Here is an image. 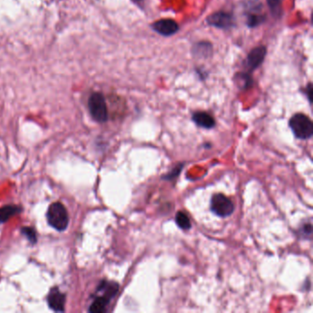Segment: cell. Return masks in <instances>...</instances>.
I'll return each mask as SVG.
<instances>
[{
  "instance_id": "obj_1",
  "label": "cell",
  "mask_w": 313,
  "mask_h": 313,
  "mask_svg": "<svg viewBox=\"0 0 313 313\" xmlns=\"http://www.w3.org/2000/svg\"><path fill=\"white\" fill-rule=\"evenodd\" d=\"M47 221L56 231L63 232L68 226L69 216L65 206L61 202H54L49 207Z\"/></svg>"
},
{
  "instance_id": "obj_2",
  "label": "cell",
  "mask_w": 313,
  "mask_h": 313,
  "mask_svg": "<svg viewBox=\"0 0 313 313\" xmlns=\"http://www.w3.org/2000/svg\"><path fill=\"white\" fill-rule=\"evenodd\" d=\"M289 127L297 139L308 140L312 136V121L305 114H295L289 119Z\"/></svg>"
},
{
  "instance_id": "obj_3",
  "label": "cell",
  "mask_w": 313,
  "mask_h": 313,
  "mask_svg": "<svg viewBox=\"0 0 313 313\" xmlns=\"http://www.w3.org/2000/svg\"><path fill=\"white\" fill-rule=\"evenodd\" d=\"M88 108L92 118L97 122H106L108 120V113L107 103L101 93H93L88 99Z\"/></svg>"
},
{
  "instance_id": "obj_4",
  "label": "cell",
  "mask_w": 313,
  "mask_h": 313,
  "mask_svg": "<svg viewBox=\"0 0 313 313\" xmlns=\"http://www.w3.org/2000/svg\"><path fill=\"white\" fill-rule=\"evenodd\" d=\"M211 211L217 216L225 218L233 213L234 203L225 195L214 194L211 200Z\"/></svg>"
},
{
  "instance_id": "obj_5",
  "label": "cell",
  "mask_w": 313,
  "mask_h": 313,
  "mask_svg": "<svg viewBox=\"0 0 313 313\" xmlns=\"http://www.w3.org/2000/svg\"><path fill=\"white\" fill-rule=\"evenodd\" d=\"M207 22L213 27L228 30L234 25V20L232 14L224 11H219L207 19Z\"/></svg>"
},
{
  "instance_id": "obj_6",
  "label": "cell",
  "mask_w": 313,
  "mask_h": 313,
  "mask_svg": "<svg viewBox=\"0 0 313 313\" xmlns=\"http://www.w3.org/2000/svg\"><path fill=\"white\" fill-rule=\"evenodd\" d=\"M151 27L156 33L161 34L163 36H171L175 33H178L179 30L178 23L173 20H169V19L157 21L152 24Z\"/></svg>"
},
{
  "instance_id": "obj_7",
  "label": "cell",
  "mask_w": 313,
  "mask_h": 313,
  "mask_svg": "<svg viewBox=\"0 0 313 313\" xmlns=\"http://www.w3.org/2000/svg\"><path fill=\"white\" fill-rule=\"evenodd\" d=\"M265 54L266 48L264 46H258L253 49L246 59V66L249 70L254 71L259 67V65L264 62Z\"/></svg>"
},
{
  "instance_id": "obj_8",
  "label": "cell",
  "mask_w": 313,
  "mask_h": 313,
  "mask_svg": "<svg viewBox=\"0 0 313 313\" xmlns=\"http://www.w3.org/2000/svg\"><path fill=\"white\" fill-rule=\"evenodd\" d=\"M48 305L54 311H64L65 305V295L60 291L57 287H54L49 293Z\"/></svg>"
},
{
  "instance_id": "obj_9",
  "label": "cell",
  "mask_w": 313,
  "mask_h": 313,
  "mask_svg": "<svg viewBox=\"0 0 313 313\" xmlns=\"http://www.w3.org/2000/svg\"><path fill=\"white\" fill-rule=\"evenodd\" d=\"M261 4L258 0L252 2V7L249 10L248 16H247V25L249 27H256L257 25L261 24L265 21V16L260 14Z\"/></svg>"
},
{
  "instance_id": "obj_10",
  "label": "cell",
  "mask_w": 313,
  "mask_h": 313,
  "mask_svg": "<svg viewBox=\"0 0 313 313\" xmlns=\"http://www.w3.org/2000/svg\"><path fill=\"white\" fill-rule=\"evenodd\" d=\"M192 119L199 127L204 129H212L215 127L216 121L211 114L207 113L205 111H198L195 112L192 116Z\"/></svg>"
},
{
  "instance_id": "obj_11",
  "label": "cell",
  "mask_w": 313,
  "mask_h": 313,
  "mask_svg": "<svg viewBox=\"0 0 313 313\" xmlns=\"http://www.w3.org/2000/svg\"><path fill=\"white\" fill-rule=\"evenodd\" d=\"M110 299L105 296L97 297L90 306L89 311L91 313H103L106 311V308L108 307V303Z\"/></svg>"
},
{
  "instance_id": "obj_12",
  "label": "cell",
  "mask_w": 313,
  "mask_h": 313,
  "mask_svg": "<svg viewBox=\"0 0 313 313\" xmlns=\"http://www.w3.org/2000/svg\"><path fill=\"white\" fill-rule=\"evenodd\" d=\"M21 211V208L14 205L4 206L0 208V222H8L11 217L15 216Z\"/></svg>"
},
{
  "instance_id": "obj_13",
  "label": "cell",
  "mask_w": 313,
  "mask_h": 313,
  "mask_svg": "<svg viewBox=\"0 0 313 313\" xmlns=\"http://www.w3.org/2000/svg\"><path fill=\"white\" fill-rule=\"evenodd\" d=\"M211 44L202 42L194 46V54L198 57H208L211 54Z\"/></svg>"
},
{
  "instance_id": "obj_14",
  "label": "cell",
  "mask_w": 313,
  "mask_h": 313,
  "mask_svg": "<svg viewBox=\"0 0 313 313\" xmlns=\"http://www.w3.org/2000/svg\"><path fill=\"white\" fill-rule=\"evenodd\" d=\"M176 222L178 224V226L182 229V230H189L191 228V222L189 217L183 212V211H179L176 215Z\"/></svg>"
},
{
  "instance_id": "obj_15",
  "label": "cell",
  "mask_w": 313,
  "mask_h": 313,
  "mask_svg": "<svg viewBox=\"0 0 313 313\" xmlns=\"http://www.w3.org/2000/svg\"><path fill=\"white\" fill-rule=\"evenodd\" d=\"M235 81L239 85V87L244 89H247L253 86V79L248 74H237V76H235Z\"/></svg>"
},
{
  "instance_id": "obj_16",
  "label": "cell",
  "mask_w": 313,
  "mask_h": 313,
  "mask_svg": "<svg viewBox=\"0 0 313 313\" xmlns=\"http://www.w3.org/2000/svg\"><path fill=\"white\" fill-rule=\"evenodd\" d=\"M22 234H24L31 243H35L37 242V234L35 230L31 227H24L22 230Z\"/></svg>"
},
{
  "instance_id": "obj_17",
  "label": "cell",
  "mask_w": 313,
  "mask_h": 313,
  "mask_svg": "<svg viewBox=\"0 0 313 313\" xmlns=\"http://www.w3.org/2000/svg\"><path fill=\"white\" fill-rule=\"evenodd\" d=\"M266 1L272 13L274 15H277L278 11H280L281 0H266Z\"/></svg>"
},
{
  "instance_id": "obj_18",
  "label": "cell",
  "mask_w": 313,
  "mask_h": 313,
  "mask_svg": "<svg viewBox=\"0 0 313 313\" xmlns=\"http://www.w3.org/2000/svg\"><path fill=\"white\" fill-rule=\"evenodd\" d=\"M182 165H179L178 166L177 168H174L173 170L170 172V173H168L166 177H165V179H168V180H172V179H175V178H177L178 176H179V173H180V171L182 170Z\"/></svg>"
},
{
  "instance_id": "obj_19",
  "label": "cell",
  "mask_w": 313,
  "mask_h": 313,
  "mask_svg": "<svg viewBox=\"0 0 313 313\" xmlns=\"http://www.w3.org/2000/svg\"><path fill=\"white\" fill-rule=\"evenodd\" d=\"M301 232L306 237L307 236L310 237L311 234H312V225H311V223L308 222V223L304 224L302 226V229H301Z\"/></svg>"
},
{
  "instance_id": "obj_20",
  "label": "cell",
  "mask_w": 313,
  "mask_h": 313,
  "mask_svg": "<svg viewBox=\"0 0 313 313\" xmlns=\"http://www.w3.org/2000/svg\"><path fill=\"white\" fill-rule=\"evenodd\" d=\"M307 92H308V98L309 100V102H311V96H312V87H311V84L309 83L307 87Z\"/></svg>"
},
{
  "instance_id": "obj_21",
  "label": "cell",
  "mask_w": 313,
  "mask_h": 313,
  "mask_svg": "<svg viewBox=\"0 0 313 313\" xmlns=\"http://www.w3.org/2000/svg\"><path fill=\"white\" fill-rule=\"evenodd\" d=\"M132 1H134V2H140L141 0H132Z\"/></svg>"
}]
</instances>
